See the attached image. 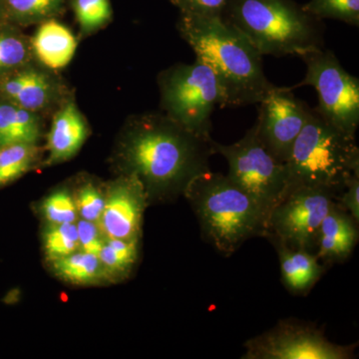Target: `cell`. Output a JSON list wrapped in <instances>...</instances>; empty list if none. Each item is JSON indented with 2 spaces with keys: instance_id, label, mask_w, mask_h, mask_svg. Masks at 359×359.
I'll return each mask as SVG.
<instances>
[{
  "instance_id": "obj_1",
  "label": "cell",
  "mask_w": 359,
  "mask_h": 359,
  "mask_svg": "<svg viewBox=\"0 0 359 359\" xmlns=\"http://www.w3.org/2000/svg\"><path fill=\"white\" fill-rule=\"evenodd\" d=\"M212 139L201 138L173 120L146 119L137 125L126 147L133 174L151 195L185 193L196 177L210 171Z\"/></svg>"
},
{
  "instance_id": "obj_2",
  "label": "cell",
  "mask_w": 359,
  "mask_h": 359,
  "mask_svg": "<svg viewBox=\"0 0 359 359\" xmlns=\"http://www.w3.org/2000/svg\"><path fill=\"white\" fill-rule=\"evenodd\" d=\"M180 30L197 59L216 73L226 107L259 104L275 86L264 74L263 56L223 16L182 13Z\"/></svg>"
},
{
  "instance_id": "obj_3",
  "label": "cell",
  "mask_w": 359,
  "mask_h": 359,
  "mask_svg": "<svg viewBox=\"0 0 359 359\" xmlns=\"http://www.w3.org/2000/svg\"><path fill=\"white\" fill-rule=\"evenodd\" d=\"M222 16L262 56L304 57L325 44L321 20L292 0H228Z\"/></svg>"
},
{
  "instance_id": "obj_4",
  "label": "cell",
  "mask_w": 359,
  "mask_h": 359,
  "mask_svg": "<svg viewBox=\"0 0 359 359\" xmlns=\"http://www.w3.org/2000/svg\"><path fill=\"white\" fill-rule=\"evenodd\" d=\"M184 194L203 238L223 256H231L250 238L264 237L266 219L261 208L228 175L210 170L196 177Z\"/></svg>"
},
{
  "instance_id": "obj_5",
  "label": "cell",
  "mask_w": 359,
  "mask_h": 359,
  "mask_svg": "<svg viewBox=\"0 0 359 359\" xmlns=\"http://www.w3.org/2000/svg\"><path fill=\"white\" fill-rule=\"evenodd\" d=\"M290 190L295 187L327 189L340 196L359 173L355 136L340 131L309 108L308 121L295 140L287 162Z\"/></svg>"
},
{
  "instance_id": "obj_6",
  "label": "cell",
  "mask_w": 359,
  "mask_h": 359,
  "mask_svg": "<svg viewBox=\"0 0 359 359\" xmlns=\"http://www.w3.org/2000/svg\"><path fill=\"white\" fill-rule=\"evenodd\" d=\"M163 99L170 119L201 138L212 139V115L226 107L223 85L209 65L196 59L182 65L163 79Z\"/></svg>"
},
{
  "instance_id": "obj_7",
  "label": "cell",
  "mask_w": 359,
  "mask_h": 359,
  "mask_svg": "<svg viewBox=\"0 0 359 359\" xmlns=\"http://www.w3.org/2000/svg\"><path fill=\"white\" fill-rule=\"evenodd\" d=\"M212 147L214 154L228 162L229 178L256 201L268 221L269 212L290 190L285 163L264 147L254 126L236 143L224 145L212 140Z\"/></svg>"
},
{
  "instance_id": "obj_8",
  "label": "cell",
  "mask_w": 359,
  "mask_h": 359,
  "mask_svg": "<svg viewBox=\"0 0 359 359\" xmlns=\"http://www.w3.org/2000/svg\"><path fill=\"white\" fill-rule=\"evenodd\" d=\"M306 76L290 87L313 86L318 92V106L314 108L323 119L340 131L355 136L359 125V80L342 65L334 52H311L304 57Z\"/></svg>"
},
{
  "instance_id": "obj_9",
  "label": "cell",
  "mask_w": 359,
  "mask_h": 359,
  "mask_svg": "<svg viewBox=\"0 0 359 359\" xmlns=\"http://www.w3.org/2000/svg\"><path fill=\"white\" fill-rule=\"evenodd\" d=\"M339 197L316 187L290 189L269 212L264 238L292 249L316 252L320 224Z\"/></svg>"
},
{
  "instance_id": "obj_10",
  "label": "cell",
  "mask_w": 359,
  "mask_h": 359,
  "mask_svg": "<svg viewBox=\"0 0 359 359\" xmlns=\"http://www.w3.org/2000/svg\"><path fill=\"white\" fill-rule=\"evenodd\" d=\"M244 346V359H349L358 346L334 344L313 323L290 318L248 340Z\"/></svg>"
},
{
  "instance_id": "obj_11",
  "label": "cell",
  "mask_w": 359,
  "mask_h": 359,
  "mask_svg": "<svg viewBox=\"0 0 359 359\" xmlns=\"http://www.w3.org/2000/svg\"><path fill=\"white\" fill-rule=\"evenodd\" d=\"M259 106L254 125L257 139L276 159L285 163L308 121L311 107L297 99L292 88L276 85Z\"/></svg>"
},
{
  "instance_id": "obj_12",
  "label": "cell",
  "mask_w": 359,
  "mask_h": 359,
  "mask_svg": "<svg viewBox=\"0 0 359 359\" xmlns=\"http://www.w3.org/2000/svg\"><path fill=\"white\" fill-rule=\"evenodd\" d=\"M148 199L143 184L136 175L116 187L105 205L99 226L107 238H129L140 236L142 219Z\"/></svg>"
},
{
  "instance_id": "obj_13",
  "label": "cell",
  "mask_w": 359,
  "mask_h": 359,
  "mask_svg": "<svg viewBox=\"0 0 359 359\" xmlns=\"http://www.w3.org/2000/svg\"><path fill=\"white\" fill-rule=\"evenodd\" d=\"M358 238V222L337 203L320 224L314 254L323 263H342L353 254Z\"/></svg>"
},
{
  "instance_id": "obj_14",
  "label": "cell",
  "mask_w": 359,
  "mask_h": 359,
  "mask_svg": "<svg viewBox=\"0 0 359 359\" xmlns=\"http://www.w3.org/2000/svg\"><path fill=\"white\" fill-rule=\"evenodd\" d=\"M271 244L278 252L283 285L292 294H308L325 273V266L314 252L292 249L280 243Z\"/></svg>"
},
{
  "instance_id": "obj_15",
  "label": "cell",
  "mask_w": 359,
  "mask_h": 359,
  "mask_svg": "<svg viewBox=\"0 0 359 359\" xmlns=\"http://www.w3.org/2000/svg\"><path fill=\"white\" fill-rule=\"evenodd\" d=\"M86 125L73 104H68L54 118L48 135L49 162L69 159L76 154L86 138Z\"/></svg>"
},
{
  "instance_id": "obj_16",
  "label": "cell",
  "mask_w": 359,
  "mask_h": 359,
  "mask_svg": "<svg viewBox=\"0 0 359 359\" xmlns=\"http://www.w3.org/2000/svg\"><path fill=\"white\" fill-rule=\"evenodd\" d=\"M33 48L42 65L56 70L69 65L76 51L77 42L66 26L49 20L37 30Z\"/></svg>"
},
{
  "instance_id": "obj_17",
  "label": "cell",
  "mask_w": 359,
  "mask_h": 359,
  "mask_svg": "<svg viewBox=\"0 0 359 359\" xmlns=\"http://www.w3.org/2000/svg\"><path fill=\"white\" fill-rule=\"evenodd\" d=\"M49 84L41 73L27 70L8 78L1 86L2 93L15 105L28 111L41 109L49 98Z\"/></svg>"
},
{
  "instance_id": "obj_18",
  "label": "cell",
  "mask_w": 359,
  "mask_h": 359,
  "mask_svg": "<svg viewBox=\"0 0 359 359\" xmlns=\"http://www.w3.org/2000/svg\"><path fill=\"white\" fill-rule=\"evenodd\" d=\"M39 137V124L32 111L15 104H0V148L13 144H32Z\"/></svg>"
},
{
  "instance_id": "obj_19",
  "label": "cell",
  "mask_w": 359,
  "mask_h": 359,
  "mask_svg": "<svg viewBox=\"0 0 359 359\" xmlns=\"http://www.w3.org/2000/svg\"><path fill=\"white\" fill-rule=\"evenodd\" d=\"M53 266L60 278L75 285L98 282L104 273L99 257L85 252H75L54 261Z\"/></svg>"
},
{
  "instance_id": "obj_20",
  "label": "cell",
  "mask_w": 359,
  "mask_h": 359,
  "mask_svg": "<svg viewBox=\"0 0 359 359\" xmlns=\"http://www.w3.org/2000/svg\"><path fill=\"white\" fill-rule=\"evenodd\" d=\"M138 244L139 237L105 240L98 255L103 271L112 275H127L138 259Z\"/></svg>"
},
{
  "instance_id": "obj_21",
  "label": "cell",
  "mask_w": 359,
  "mask_h": 359,
  "mask_svg": "<svg viewBox=\"0 0 359 359\" xmlns=\"http://www.w3.org/2000/svg\"><path fill=\"white\" fill-rule=\"evenodd\" d=\"M302 7L320 20L328 18L359 25V0H309Z\"/></svg>"
},
{
  "instance_id": "obj_22",
  "label": "cell",
  "mask_w": 359,
  "mask_h": 359,
  "mask_svg": "<svg viewBox=\"0 0 359 359\" xmlns=\"http://www.w3.org/2000/svg\"><path fill=\"white\" fill-rule=\"evenodd\" d=\"M33 152L29 144H13L0 149V187L14 181L29 169Z\"/></svg>"
},
{
  "instance_id": "obj_23",
  "label": "cell",
  "mask_w": 359,
  "mask_h": 359,
  "mask_svg": "<svg viewBox=\"0 0 359 359\" xmlns=\"http://www.w3.org/2000/svg\"><path fill=\"white\" fill-rule=\"evenodd\" d=\"M44 250L47 257L52 262L78 252L79 240L76 224H52L44 235Z\"/></svg>"
},
{
  "instance_id": "obj_24",
  "label": "cell",
  "mask_w": 359,
  "mask_h": 359,
  "mask_svg": "<svg viewBox=\"0 0 359 359\" xmlns=\"http://www.w3.org/2000/svg\"><path fill=\"white\" fill-rule=\"evenodd\" d=\"M42 211L52 224L75 223L77 219L76 204L65 191L49 196L42 205Z\"/></svg>"
},
{
  "instance_id": "obj_25",
  "label": "cell",
  "mask_w": 359,
  "mask_h": 359,
  "mask_svg": "<svg viewBox=\"0 0 359 359\" xmlns=\"http://www.w3.org/2000/svg\"><path fill=\"white\" fill-rule=\"evenodd\" d=\"M74 11L82 27L94 29L109 20V0H74Z\"/></svg>"
},
{
  "instance_id": "obj_26",
  "label": "cell",
  "mask_w": 359,
  "mask_h": 359,
  "mask_svg": "<svg viewBox=\"0 0 359 359\" xmlns=\"http://www.w3.org/2000/svg\"><path fill=\"white\" fill-rule=\"evenodd\" d=\"M62 0H6L13 15L18 18H40L50 15L60 7Z\"/></svg>"
},
{
  "instance_id": "obj_27",
  "label": "cell",
  "mask_w": 359,
  "mask_h": 359,
  "mask_svg": "<svg viewBox=\"0 0 359 359\" xmlns=\"http://www.w3.org/2000/svg\"><path fill=\"white\" fill-rule=\"evenodd\" d=\"M27 49L22 40L14 35L0 33V73L22 65Z\"/></svg>"
},
{
  "instance_id": "obj_28",
  "label": "cell",
  "mask_w": 359,
  "mask_h": 359,
  "mask_svg": "<svg viewBox=\"0 0 359 359\" xmlns=\"http://www.w3.org/2000/svg\"><path fill=\"white\" fill-rule=\"evenodd\" d=\"M77 212L82 219L90 222H98L102 215L105 199L97 189L91 185L85 187L78 195Z\"/></svg>"
},
{
  "instance_id": "obj_29",
  "label": "cell",
  "mask_w": 359,
  "mask_h": 359,
  "mask_svg": "<svg viewBox=\"0 0 359 359\" xmlns=\"http://www.w3.org/2000/svg\"><path fill=\"white\" fill-rule=\"evenodd\" d=\"M76 226L79 249H81L82 252L98 257L105 240H103L101 231L97 224L94 222L81 219L78 222Z\"/></svg>"
},
{
  "instance_id": "obj_30",
  "label": "cell",
  "mask_w": 359,
  "mask_h": 359,
  "mask_svg": "<svg viewBox=\"0 0 359 359\" xmlns=\"http://www.w3.org/2000/svg\"><path fill=\"white\" fill-rule=\"evenodd\" d=\"M182 13L195 15H222L228 0H172Z\"/></svg>"
},
{
  "instance_id": "obj_31",
  "label": "cell",
  "mask_w": 359,
  "mask_h": 359,
  "mask_svg": "<svg viewBox=\"0 0 359 359\" xmlns=\"http://www.w3.org/2000/svg\"><path fill=\"white\" fill-rule=\"evenodd\" d=\"M339 204L359 222V173L354 174L347 182L339 197Z\"/></svg>"
}]
</instances>
